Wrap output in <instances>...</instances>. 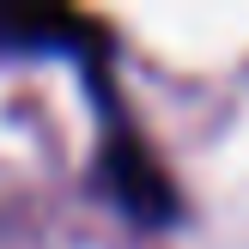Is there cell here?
<instances>
[{"label": "cell", "mask_w": 249, "mask_h": 249, "mask_svg": "<svg viewBox=\"0 0 249 249\" xmlns=\"http://www.w3.org/2000/svg\"><path fill=\"white\" fill-rule=\"evenodd\" d=\"M104 164H109V182H116L122 207H128L134 219L158 225V219H170V213H177V195H170L164 170H158L152 158H146V146L134 140V134H116V140H109Z\"/></svg>", "instance_id": "1"}]
</instances>
